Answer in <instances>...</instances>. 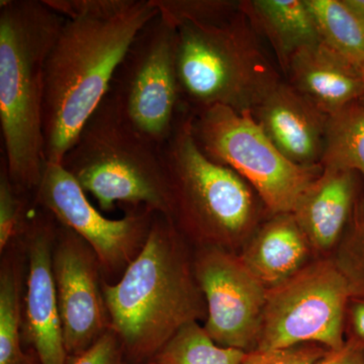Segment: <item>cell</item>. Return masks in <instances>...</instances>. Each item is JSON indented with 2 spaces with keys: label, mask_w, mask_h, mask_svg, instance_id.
Wrapping results in <instances>:
<instances>
[{
  "label": "cell",
  "mask_w": 364,
  "mask_h": 364,
  "mask_svg": "<svg viewBox=\"0 0 364 364\" xmlns=\"http://www.w3.org/2000/svg\"><path fill=\"white\" fill-rule=\"evenodd\" d=\"M189 247L168 218L156 214L136 259L116 284L105 282L111 328L127 364L151 360L183 326L207 318Z\"/></svg>",
  "instance_id": "obj_1"
},
{
  "label": "cell",
  "mask_w": 364,
  "mask_h": 364,
  "mask_svg": "<svg viewBox=\"0 0 364 364\" xmlns=\"http://www.w3.org/2000/svg\"><path fill=\"white\" fill-rule=\"evenodd\" d=\"M157 14L151 0H133L114 16L65 18L45 65L46 161L62 164L136 36Z\"/></svg>",
  "instance_id": "obj_2"
},
{
  "label": "cell",
  "mask_w": 364,
  "mask_h": 364,
  "mask_svg": "<svg viewBox=\"0 0 364 364\" xmlns=\"http://www.w3.org/2000/svg\"><path fill=\"white\" fill-rule=\"evenodd\" d=\"M65 18L44 0L0 2V124L9 178L35 196L46 166L45 65Z\"/></svg>",
  "instance_id": "obj_3"
},
{
  "label": "cell",
  "mask_w": 364,
  "mask_h": 364,
  "mask_svg": "<svg viewBox=\"0 0 364 364\" xmlns=\"http://www.w3.org/2000/svg\"><path fill=\"white\" fill-rule=\"evenodd\" d=\"M167 218L191 246L241 252L268 212L252 186L200 150L193 114L184 112L161 147Z\"/></svg>",
  "instance_id": "obj_4"
},
{
  "label": "cell",
  "mask_w": 364,
  "mask_h": 364,
  "mask_svg": "<svg viewBox=\"0 0 364 364\" xmlns=\"http://www.w3.org/2000/svg\"><path fill=\"white\" fill-rule=\"evenodd\" d=\"M177 28V75L184 109L215 105L251 112L280 81L247 16L240 11L217 25Z\"/></svg>",
  "instance_id": "obj_5"
},
{
  "label": "cell",
  "mask_w": 364,
  "mask_h": 364,
  "mask_svg": "<svg viewBox=\"0 0 364 364\" xmlns=\"http://www.w3.org/2000/svg\"><path fill=\"white\" fill-rule=\"evenodd\" d=\"M61 165L105 212L124 203L129 210L168 215L161 148L124 121L109 95L86 122Z\"/></svg>",
  "instance_id": "obj_6"
},
{
  "label": "cell",
  "mask_w": 364,
  "mask_h": 364,
  "mask_svg": "<svg viewBox=\"0 0 364 364\" xmlns=\"http://www.w3.org/2000/svg\"><path fill=\"white\" fill-rule=\"evenodd\" d=\"M191 114L200 150L245 179L272 215L293 213L306 189L322 173L321 165L301 166L284 157L251 112L215 105Z\"/></svg>",
  "instance_id": "obj_7"
},
{
  "label": "cell",
  "mask_w": 364,
  "mask_h": 364,
  "mask_svg": "<svg viewBox=\"0 0 364 364\" xmlns=\"http://www.w3.org/2000/svg\"><path fill=\"white\" fill-rule=\"evenodd\" d=\"M109 97L124 121L161 148L184 112L177 75V28L157 14L138 33Z\"/></svg>",
  "instance_id": "obj_8"
},
{
  "label": "cell",
  "mask_w": 364,
  "mask_h": 364,
  "mask_svg": "<svg viewBox=\"0 0 364 364\" xmlns=\"http://www.w3.org/2000/svg\"><path fill=\"white\" fill-rule=\"evenodd\" d=\"M351 293L331 258L311 262L268 291L256 350L317 344L336 351L346 343Z\"/></svg>",
  "instance_id": "obj_9"
},
{
  "label": "cell",
  "mask_w": 364,
  "mask_h": 364,
  "mask_svg": "<svg viewBox=\"0 0 364 364\" xmlns=\"http://www.w3.org/2000/svg\"><path fill=\"white\" fill-rule=\"evenodd\" d=\"M33 203L90 244L107 284H116L142 251L156 215L149 210H128L122 219H109L91 205L61 164L48 162Z\"/></svg>",
  "instance_id": "obj_10"
},
{
  "label": "cell",
  "mask_w": 364,
  "mask_h": 364,
  "mask_svg": "<svg viewBox=\"0 0 364 364\" xmlns=\"http://www.w3.org/2000/svg\"><path fill=\"white\" fill-rule=\"evenodd\" d=\"M193 255L207 304L205 332L220 346L256 350L269 289L249 272L239 254L198 248Z\"/></svg>",
  "instance_id": "obj_11"
},
{
  "label": "cell",
  "mask_w": 364,
  "mask_h": 364,
  "mask_svg": "<svg viewBox=\"0 0 364 364\" xmlns=\"http://www.w3.org/2000/svg\"><path fill=\"white\" fill-rule=\"evenodd\" d=\"M52 268L66 352L78 355L111 329L102 267L90 244L59 223Z\"/></svg>",
  "instance_id": "obj_12"
},
{
  "label": "cell",
  "mask_w": 364,
  "mask_h": 364,
  "mask_svg": "<svg viewBox=\"0 0 364 364\" xmlns=\"http://www.w3.org/2000/svg\"><path fill=\"white\" fill-rule=\"evenodd\" d=\"M39 208L33 218H28L20 236L28 257L23 332L40 364H66L68 354L52 268L59 223L49 212Z\"/></svg>",
  "instance_id": "obj_13"
},
{
  "label": "cell",
  "mask_w": 364,
  "mask_h": 364,
  "mask_svg": "<svg viewBox=\"0 0 364 364\" xmlns=\"http://www.w3.org/2000/svg\"><path fill=\"white\" fill-rule=\"evenodd\" d=\"M251 114L289 161L306 167L321 165L329 116L287 80L273 87Z\"/></svg>",
  "instance_id": "obj_14"
},
{
  "label": "cell",
  "mask_w": 364,
  "mask_h": 364,
  "mask_svg": "<svg viewBox=\"0 0 364 364\" xmlns=\"http://www.w3.org/2000/svg\"><path fill=\"white\" fill-rule=\"evenodd\" d=\"M359 196V174L323 167L306 189L293 215L312 246L316 259L330 258L338 246Z\"/></svg>",
  "instance_id": "obj_15"
},
{
  "label": "cell",
  "mask_w": 364,
  "mask_h": 364,
  "mask_svg": "<svg viewBox=\"0 0 364 364\" xmlns=\"http://www.w3.org/2000/svg\"><path fill=\"white\" fill-rule=\"evenodd\" d=\"M287 82L327 116L364 100L361 69L321 42L294 55Z\"/></svg>",
  "instance_id": "obj_16"
},
{
  "label": "cell",
  "mask_w": 364,
  "mask_h": 364,
  "mask_svg": "<svg viewBox=\"0 0 364 364\" xmlns=\"http://www.w3.org/2000/svg\"><path fill=\"white\" fill-rule=\"evenodd\" d=\"M239 256L267 289L284 284L316 259L293 213L268 215Z\"/></svg>",
  "instance_id": "obj_17"
},
{
  "label": "cell",
  "mask_w": 364,
  "mask_h": 364,
  "mask_svg": "<svg viewBox=\"0 0 364 364\" xmlns=\"http://www.w3.org/2000/svg\"><path fill=\"white\" fill-rule=\"evenodd\" d=\"M241 9L272 46L284 74L296 53L322 42L306 0H249Z\"/></svg>",
  "instance_id": "obj_18"
},
{
  "label": "cell",
  "mask_w": 364,
  "mask_h": 364,
  "mask_svg": "<svg viewBox=\"0 0 364 364\" xmlns=\"http://www.w3.org/2000/svg\"><path fill=\"white\" fill-rule=\"evenodd\" d=\"M321 39L359 69L364 64V18L346 0H306Z\"/></svg>",
  "instance_id": "obj_19"
},
{
  "label": "cell",
  "mask_w": 364,
  "mask_h": 364,
  "mask_svg": "<svg viewBox=\"0 0 364 364\" xmlns=\"http://www.w3.org/2000/svg\"><path fill=\"white\" fill-rule=\"evenodd\" d=\"M322 167L350 170L364 177V104L355 102L329 116Z\"/></svg>",
  "instance_id": "obj_20"
},
{
  "label": "cell",
  "mask_w": 364,
  "mask_h": 364,
  "mask_svg": "<svg viewBox=\"0 0 364 364\" xmlns=\"http://www.w3.org/2000/svg\"><path fill=\"white\" fill-rule=\"evenodd\" d=\"M13 256L2 257L0 269V364H40L21 345V275Z\"/></svg>",
  "instance_id": "obj_21"
},
{
  "label": "cell",
  "mask_w": 364,
  "mask_h": 364,
  "mask_svg": "<svg viewBox=\"0 0 364 364\" xmlns=\"http://www.w3.org/2000/svg\"><path fill=\"white\" fill-rule=\"evenodd\" d=\"M247 352L220 346L198 322L183 326L155 355L158 364H241Z\"/></svg>",
  "instance_id": "obj_22"
},
{
  "label": "cell",
  "mask_w": 364,
  "mask_h": 364,
  "mask_svg": "<svg viewBox=\"0 0 364 364\" xmlns=\"http://www.w3.org/2000/svg\"><path fill=\"white\" fill-rule=\"evenodd\" d=\"M331 258L352 298L364 299V196H359L346 231Z\"/></svg>",
  "instance_id": "obj_23"
},
{
  "label": "cell",
  "mask_w": 364,
  "mask_h": 364,
  "mask_svg": "<svg viewBox=\"0 0 364 364\" xmlns=\"http://www.w3.org/2000/svg\"><path fill=\"white\" fill-rule=\"evenodd\" d=\"M167 23L178 28L183 23L217 25L240 11L241 1L231 0H151Z\"/></svg>",
  "instance_id": "obj_24"
},
{
  "label": "cell",
  "mask_w": 364,
  "mask_h": 364,
  "mask_svg": "<svg viewBox=\"0 0 364 364\" xmlns=\"http://www.w3.org/2000/svg\"><path fill=\"white\" fill-rule=\"evenodd\" d=\"M30 196L21 193L9 178L6 161L1 158L0 167V252L14 243L25 229L30 212Z\"/></svg>",
  "instance_id": "obj_25"
},
{
  "label": "cell",
  "mask_w": 364,
  "mask_h": 364,
  "mask_svg": "<svg viewBox=\"0 0 364 364\" xmlns=\"http://www.w3.org/2000/svg\"><path fill=\"white\" fill-rule=\"evenodd\" d=\"M328 350L317 344H301L272 350L247 352L241 364H315Z\"/></svg>",
  "instance_id": "obj_26"
},
{
  "label": "cell",
  "mask_w": 364,
  "mask_h": 364,
  "mask_svg": "<svg viewBox=\"0 0 364 364\" xmlns=\"http://www.w3.org/2000/svg\"><path fill=\"white\" fill-rule=\"evenodd\" d=\"M48 6L65 18L114 16L131 6L133 0H44Z\"/></svg>",
  "instance_id": "obj_27"
},
{
  "label": "cell",
  "mask_w": 364,
  "mask_h": 364,
  "mask_svg": "<svg viewBox=\"0 0 364 364\" xmlns=\"http://www.w3.org/2000/svg\"><path fill=\"white\" fill-rule=\"evenodd\" d=\"M66 364H127V363L121 341L111 328L87 350L78 355L69 356Z\"/></svg>",
  "instance_id": "obj_28"
},
{
  "label": "cell",
  "mask_w": 364,
  "mask_h": 364,
  "mask_svg": "<svg viewBox=\"0 0 364 364\" xmlns=\"http://www.w3.org/2000/svg\"><path fill=\"white\" fill-rule=\"evenodd\" d=\"M346 340L364 347V299L351 298L347 306Z\"/></svg>",
  "instance_id": "obj_29"
},
{
  "label": "cell",
  "mask_w": 364,
  "mask_h": 364,
  "mask_svg": "<svg viewBox=\"0 0 364 364\" xmlns=\"http://www.w3.org/2000/svg\"><path fill=\"white\" fill-rule=\"evenodd\" d=\"M315 364H364V347L346 340L341 349L330 350Z\"/></svg>",
  "instance_id": "obj_30"
},
{
  "label": "cell",
  "mask_w": 364,
  "mask_h": 364,
  "mask_svg": "<svg viewBox=\"0 0 364 364\" xmlns=\"http://www.w3.org/2000/svg\"><path fill=\"white\" fill-rule=\"evenodd\" d=\"M346 2L356 13L364 18V0H346Z\"/></svg>",
  "instance_id": "obj_31"
},
{
  "label": "cell",
  "mask_w": 364,
  "mask_h": 364,
  "mask_svg": "<svg viewBox=\"0 0 364 364\" xmlns=\"http://www.w3.org/2000/svg\"><path fill=\"white\" fill-rule=\"evenodd\" d=\"M140 364H158L154 359H151L149 361H146V363H140Z\"/></svg>",
  "instance_id": "obj_32"
},
{
  "label": "cell",
  "mask_w": 364,
  "mask_h": 364,
  "mask_svg": "<svg viewBox=\"0 0 364 364\" xmlns=\"http://www.w3.org/2000/svg\"><path fill=\"white\" fill-rule=\"evenodd\" d=\"M361 71H363V75H364V64H363V68H361ZM363 102L364 104V100H363Z\"/></svg>",
  "instance_id": "obj_33"
}]
</instances>
